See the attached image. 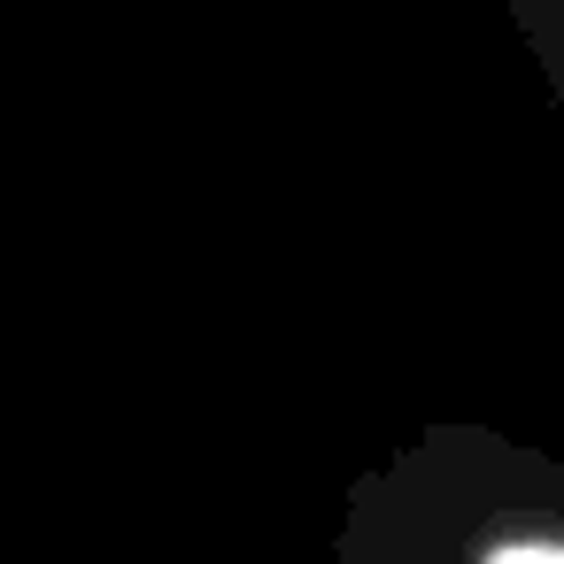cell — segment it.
<instances>
[{"mask_svg":"<svg viewBox=\"0 0 564 564\" xmlns=\"http://www.w3.org/2000/svg\"><path fill=\"white\" fill-rule=\"evenodd\" d=\"M487 564H564V541H510V549H495Z\"/></svg>","mask_w":564,"mask_h":564,"instance_id":"obj_1","label":"cell"}]
</instances>
